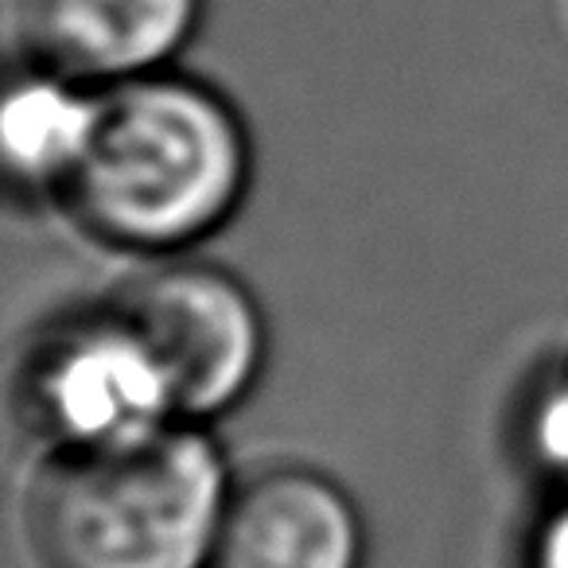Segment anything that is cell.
I'll use <instances>...</instances> for the list:
<instances>
[{
    "label": "cell",
    "instance_id": "obj_4",
    "mask_svg": "<svg viewBox=\"0 0 568 568\" xmlns=\"http://www.w3.org/2000/svg\"><path fill=\"white\" fill-rule=\"evenodd\" d=\"M164 371L180 420H211L253 389L265 363V316L234 273L203 261L144 268L113 296Z\"/></svg>",
    "mask_w": 568,
    "mask_h": 568
},
{
    "label": "cell",
    "instance_id": "obj_2",
    "mask_svg": "<svg viewBox=\"0 0 568 568\" xmlns=\"http://www.w3.org/2000/svg\"><path fill=\"white\" fill-rule=\"evenodd\" d=\"M226 459L191 420L55 452L28 495L43 568H206L230 503Z\"/></svg>",
    "mask_w": 568,
    "mask_h": 568
},
{
    "label": "cell",
    "instance_id": "obj_9",
    "mask_svg": "<svg viewBox=\"0 0 568 568\" xmlns=\"http://www.w3.org/2000/svg\"><path fill=\"white\" fill-rule=\"evenodd\" d=\"M529 568H568V498L537 529Z\"/></svg>",
    "mask_w": 568,
    "mask_h": 568
},
{
    "label": "cell",
    "instance_id": "obj_8",
    "mask_svg": "<svg viewBox=\"0 0 568 568\" xmlns=\"http://www.w3.org/2000/svg\"><path fill=\"white\" fill-rule=\"evenodd\" d=\"M526 433L537 464L568 479V363L541 382L534 405H529Z\"/></svg>",
    "mask_w": 568,
    "mask_h": 568
},
{
    "label": "cell",
    "instance_id": "obj_6",
    "mask_svg": "<svg viewBox=\"0 0 568 568\" xmlns=\"http://www.w3.org/2000/svg\"><path fill=\"white\" fill-rule=\"evenodd\" d=\"M351 495L312 467H268L230 490L206 568H363Z\"/></svg>",
    "mask_w": 568,
    "mask_h": 568
},
{
    "label": "cell",
    "instance_id": "obj_3",
    "mask_svg": "<svg viewBox=\"0 0 568 568\" xmlns=\"http://www.w3.org/2000/svg\"><path fill=\"white\" fill-rule=\"evenodd\" d=\"M28 433L55 452H90L180 420L164 371L113 304L43 327L17 374Z\"/></svg>",
    "mask_w": 568,
    "mask_h": 568
},
{
    "label": "cell",
    "instance_id": "obj_1",
    "mask_svg": "<svg viewBox=\"0 0 568 568\" xmlns=\"http://www.w3.org/2000/svg\"><path fill=\"white\" fill-rule=\"evenodd\" d=\"M250 136L234 105L180 74L102 87L67 206L94 237L136 253H180L237 211Z\"/></svg>",
    "mask_w": 568,
    "mask_h": 568
},
{
    "label": "cell",
    "instance_id": "obj_7",
    "mask_svg": "<svg viewBox=\"0 0 568 568\" xmlns=\"http://www.w3.org/2000/svg\"><path fill=\"white\" fill-rule=\"evenodd\" d=\"M94 110L98 98H90L82 82L40 67L12 82L0 110V149L12 180L63 191L90 141Z\"/></svg>",
    "mask_w": 568,
    "mask_h": 568
},
{
    "label": "cell",
    "instance_id": "obj_5",
    "mask_svg": "<svg viewBox=\"0 0 568 568\" xmlns=\"http://www.w3.org/2000/svg\"><path fill=\"white\" fill-rule=\"evenodd\" d=\"M203 0H17V32L40 71L118 87L164 63L195 36Z\"/></svg>",
    "mask_w": 568,
    "mask_h": 568
}]
</instances>
